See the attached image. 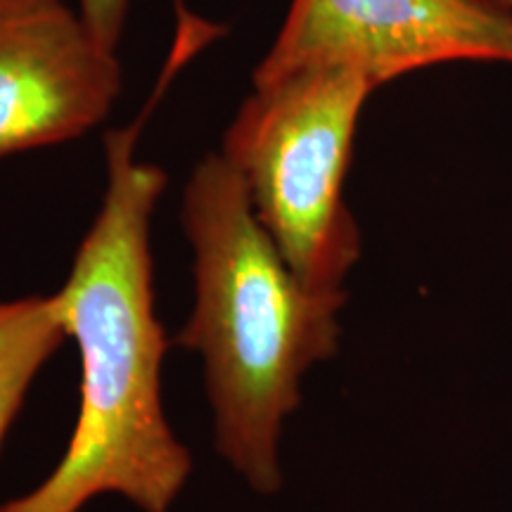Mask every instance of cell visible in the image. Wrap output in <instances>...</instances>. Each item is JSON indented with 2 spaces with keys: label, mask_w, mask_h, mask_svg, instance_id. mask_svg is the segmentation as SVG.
<instances>
[{
  "label": "cell",
  "mask_w": 512,
  "mask_h": 512,
  "mask_svg": "<svg viewBox=\"0 0 512 512\" xmlns=\"http://www.w3.org/2000/svg\"><path fill=\"white\" fill-rule=\"evenodd\" d=\"M140 124L105 133L107 190L53 302L79 347L81 403L67 451L46 482L0 512H79L119 494L143 512H169L188 482L190 451L162 406L169 342L155 313L150 221L166 171L136 159Z\"/></svg>",
  "instance_id": "1"
},
{
  "label": "cell",
  "mask_w": 512,
  "mask_h": 512,
  "mask_svg": "<svg viewBox=\"0 0 512 512\" xmlns=\"http://www.w3.org/2000/svg\"><path fill=\"white\" fill-rule=\"evenodd\" d=\"M181 219L195 252V309L176 344L204 358L221 456L254 491L278 494L283 425L302 403L304 375L337 356L347 292L299 283L223 155L195 166Z\"/></svg>",
  "instance_id": "2"
},
{
  "label": "cell",
  "mask_w": 512,
  "mask_h": 512,
  "mask_svg": "<svg viewBox=\"0 0 512 512\" xmlns=\"http://www.w3.org/2000/svg\"><path fill=\"white\" fill-rule=\"evenodd\" d=\"M375 81L316 67L254 86L223 136L252 209L299 283L339 294L361 259V230L344 202L356 126Z\"/></svg>",
  "instance_id": "3"
},
{
  "label": "cell",
  "mask_w": 512,
  "mask_h": 512,
  "mask_svg": "<svg viewBox=\"0 0 512 512\" xmlns=\"http://www.w3.org/2000/svg\"><path fill=\"white\" fill-rule=\"evenodd\" d=\"M444 62L512 64V10L489 0H292L252 81L347 67L380 88Z\"/></svg>",
  "instance_id": "4"
},
{
  "label": "cell",
  "mask_w": 512,
  "mask_h": 512,
  "mask_svg": "<svg viewBox=\"0 0 512 512\" xmlns=\"http://www.w3.org/2000/svg\"><path fill=\"white\" fill-rule=\"evenodd\" d=\"M121 83L117 53L64 0H0V157L100 126Z\"/></svg>",
  "instance_id": "5"
},
{
  "label": "cell",
  "mask_w": 512,
  "mask_h": 512,
  "mask_svg": "<svg viewBox=\"0 0 512 512\" xmlns=\"http://www.w3.org/2000/svg\"><path fill=\"white\" fill-rule=\"evenodd\" d=\"M64 337L53 297L0 302V446L38 370L60 349Z\"/></svg>",
  "instance_id": "6"
},
{
  "label": "cell",
  "mask_w": 512,
  "mask_h": 512,
  "mask_svg": "<svg viewBox=\"0 0 512 512\" xmlns=\"http://www.w3.org/2000/svg\"><path fill=\"white\" fill-rule=\"evenodd\" d=\"M131 0H79V15L93 36L107 48L117 50L124 34Z\"/></svg>",
  "instance_id": "7"
},
{
  "label": "cell",
  "mask_w": 512,
  "mask_h": 512,
  "mask_svg": "<svg viewBox=\"0 0 512 512\" xmlns=\"http://www.w3.org/2000/svg\"><path fill=\"white\" fill-rule=\"evenodd\" d=\"M489 3L501 5V8H505V10H512V0H489Z\"/></svg>",
  "instance_id": "8"
}]
</instances>
